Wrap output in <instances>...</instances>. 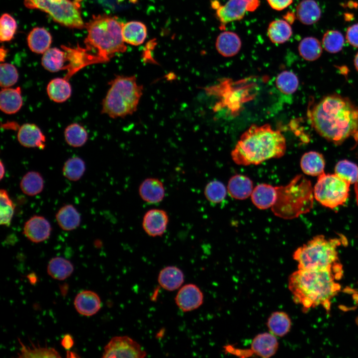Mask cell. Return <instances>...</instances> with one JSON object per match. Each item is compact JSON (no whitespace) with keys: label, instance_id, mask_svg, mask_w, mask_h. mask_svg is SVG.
Instances as JSON below:
<instances>
[{"label":"cell","instance_id":"cell-5","mask_svg":"<svg viewBox=\"0 0 358 358\" xmlns=\"http://www.w3.org/2000/svg\"><path fill=\"white\" fill-rule=\"evenodd\" d=\"M346 237L327 238L320 235L314 237L294 252L293 259L298 263V269L321 270H332L342 273L337 249L346 243Z\"/></svg>","mask_w":358,"mask_h":358},{"label":"cell","instance_id":"cell-46","mask_svg":"<svg viewBox=\"0 0 358 358\" xmlns=\"http://www.w3.org/2000/svg\"><path fill=\"white\" fill-rule=\"evenodd\" d=\"M346 39L351 46L358 48V23L348 27L346 31Z\"/></svg>","mask_w":358,"mask_h":358},{"label":"cell","instance_id":"cell-23","mask_svg":"<svg viewBox=\"0 0 358 358\" xmlns=\"http://www.w3.org/2000/svg\"><path fill=\"white\" fill-rule=\"evenodd\" d=\"M182 271L176 266H168L159 272L158 281L160 286L168 291H174L179 288L184 282Z\"/></svg>","mask_w":358,"mask_h":358},{"label":"cell","instance_id":"cell-17","mask_svg":"<svg viewBox=\"0 0 358 358\" xmlns=\"http://www.w3.org/2000/svg\"><path fill=\"white\" fill-rule=\"evenodd\" d=\"M138 191L141 198L149 204H156L161 202L165 194L163 183L160 179L155 178L145 179L140 183Z\"/></svg>","mask_w":358,"mask_h":358},{"label":"cell","instance_id":"cell-7","mask_svg":"<svg viewBox=\"0 0 358 358\" xmlns=\"http://www.w3.org/2000/svg\"><path fill=\"white\" fill-rule=\"evenodd\" d=\"M276 198L271 209L280 218L291 219L309 212L314 201L313 189L304 176H295L287 184L276 186Z\"/></svg>","mask_w":358,"mask_h":358},{"label":"cell","instance_id":"cell-49","mask_svg":"<svg viewBox=\"0 0 358 358\" xmlns=\"http://www.w3.org/2000/svg\"><path fill=\"white\" fill-rule=\"evenodd\" d=\"M283 18L289 24H291L295 20V14L293 12L288 11L285 15L283 16Z\"/></svg>","mask_w":358,"mask_h":358},{"label":"cell","instance_id":"cell-35","mask_svg":"<svg viewBox=\"0 0 358 358\" xmlns=\"http://www.w3.org/2000/svg\"><path fill=\"white\" fill-rule=\"evenodd\" d=\"M298 50L301 57L308 61H314L322 55V45L316 38L308 36L303 38L299 43Z\"/></svg>","mask_w":358,"mask_h":358},{"label":"cell","instance_id":"cell-31","mask_svg":"<svg viewBox=\"0 0 358 358\" xmlns=\"http://www.w3.org/2000/svg\"><path fill=\"white\" fill-rule=\"evenodd\" d=\"M74 270L72 263L61 257L52 258L47 266L48 274L53 278L58 280H63L70 277Z\"/></svg>","mask_w":358,"mask_h":358},{"label":"cell","instance_id":"cell-53","mask_svg":"<svg viewBox=\"0 0 358 358\" xmlns=\"http://www.w3.org/2000/svg\"><path fill=\"white\" fill-rule=\"evenodd\" d=\"M354 65L356 70L358 71V52L354 58Z\"/></svg>","mask_w":358,"mask_h":358},{"label":"cell","instance_id":"cell-19","mask_svg":"<svg viewBox=\"0 0 358 358\" xmlns=\"http://www.w3.org/2000/svg\"><path fill=\"white\" fill-rule=\"evenodd\" d=\"M242 42L239 35L230 31L221 32L215 42L217 51L221 55L225 57L236 55L240 50Z\"/></svg>","mask_w":358,"mask_h":358},{"label":"cell","instance_id":"cell-39","mask_svg":"<svg viewBox=\"0 0 358 358\" xmlns=\"http://www.w3.org/2000/svg\"><path fill=\"white\" fill-rule=\"evenodd\" d=\"M275 84L281 92L286 94H291L297 90L299 85V80L293 72L284 71L276 77Z\"/></svg>","mask_w":358,"mask_h":358},{"label":"cell","instance_id":"cell-37","mask_svg":"<svg viewBox=\"0 0 358 358\" xmlns=\"http://www.w3.org/2000/svg\"><path fill=\"white\" fill-rule=\"evenodd\" d=\"M64 137L67 144L73 147L83 146L87 141L88 134L85 128L80 124L74 123L65 129Z\"/></svg>","mask_w":358,"mask_h":358},{"label":"cell","instance_id":"cell-12","mask_svg":"<svg viewBox=\"0 0 358 358\" xmlns=\"http://www.w3.org/2000/svg\"><path fill=\"white\" fill-rule=\"evenodd\" d=\"M169 220V216L165 210L159 208L151 209L144 215L142 227L150 237L162 236L166 231Z\"/></svg>","mask_w":358,"mask_h":358},{"label":"cell","instance_id":"cell-50","mask_svg":"<svg viewBox=\"0 0 358 358\" xmlns=\"http://www.w3.org/2000/svg\"><path fill=\"white\" fill-rule=\"evenodd\" d=\"M0 53V61H2L4 59V58L6 55V50H5L2 47H1Z\"/></svg>","mask_w":358,"mask_h":358},{"label":"cell","instance_id":"cell-28","mask_svg":"<svg viewBox=\"0 0 358 358\" xmlns=\"http://www.w3.org/2000/svg\"><path fill=\"white\" fill-rule=\"evenodd\" d=\"M47 92L50 99L57 103H62L68 99L72 94L71 86L65 78H56L47 85Z\"/></svg>","mask_w":358,"mask_h":358},{"label":"cell","instance_id":"cell-42","mask_svg":"<svg viewBox=\"0 0 358 358\" xmlns=\"http://www.w3.org/2000/svg\"><path fill=\"white\" fill-rule=\"evenodd\" d=\"M1 225L8 226L13 217L15 206L7 191L4 189L0 190Z\"/></svg>","mask_w":358,"mask_h":358},{"label":"cell","instance_id":"cell-45","mask_svg":"<svg viewBox=\"0 0 358 358\" xmlns=\"http://www.w3.org/2000/svg\"><path fill=\"white\" fill-rule=\"evenodd\" d=\"M17 24L14 18L8 13L3 14L0 20V39L1 42L11 40L15 33Z\"/></svg>","mask_w":358,"mask_h":358},{"label":"cell","instance_id":"cell-15","mask_svg":"<svg viewBox=\"0 0 358 358\" xmlns=\"http://www.w3.org/2000/svg\"><path fill=\"white\" fill-rule=\"evenodd\" d=\"M17 140L23 147L43 149L45 147L46 138L41 129L33 123H25L19 128Z\"/></svg>","mask_w":358,"mask_h":358},{"label":"cell","instance_id":"cell-27","mask_svg":"<svg viewBox=\"0 0 358 358\" xmlns=\"http://www.w3.org/2000/svg\"><path fill=\"white\" fill-rule=\"evenodd\" d=\"M56 219L59 227L64 231L77 229L81 223V215L72 204L62 206L56 214Z\"/></svg>","mask_w":358,"mask_h":358},{"label":"cell","instance_id":"cell-26","mask_svg":"<svg viewBox=\"0 0 358 358\" xmlns=\"http://www.w3.org/2000/svg\"><path fill=\"white\" fill-rule=\"evenodd\" d=\"M300 167L307 175L318 176L324 173L325 162L323 155L315 151L304 154L300 160Z\"/></svg>","mask_w":358,"mask_h":358},{"label":"cell","instance_id":"cell-43","mask_svg":"<svg viewBox=\"0 0 358 358\" xmlns=\"http://www.w3.org/2000/svg\"><path fill=\"white\" fill-rule=\"evenodd\" d=\"M206 199L211 203L221 202L225 198L227 189L224 184L218 180H212L206 185L204 191Z\"/></svg>","mask_w":358,"mask_h":358},{"label":"cell","instance_id":"cell-24","mask_svg":"<svg viewBox=\"0 0 358 358\" xmlns=\"http://www.w3.org/2000/svg\"><path fill=\"white\" fill-rule=\"evenodd\" d=\"M296 16L303 24L312 25L320 19L321 10L314 0H303L296 6Z\"/></svg>","mask_w":358,"mask_h":358},{"label":"cell","instance_id":"cell-36","mask_svg":"<svg viewBox=\"0 0 358 358\" xmlns=\"http://www.w3.org/2000/svg\"><path fill=\"white\" fill-rule=\"evenodd\" d=\"M21 346L20 353H18V358H61L60 354L54 348L36 346L32 343L31 346H26L20 340L18 339Z\"/></svg>","mask_w":358,"mask_h":358},{"label":"cell","instance_id":"cell-52","mask_svg":"<svg viewBox=\"0 0 358 358\" xmlns=\"http://www.w3.org/2000/svg\"><path fill=\"white\" fill-rule=\"evenodd\" d=\"M355 184V192H356V200H357V204L358 205V179Z\"/></svg>","mask_w":358,"mask_h":358},{"label":"cell","instance_id":"cell-10","mask_svg":"<svg viewBox=\"0 0 358 358\" xmlns=\"http://www.w3.org/2000/svg\"><path fill=\"white\" fill-rule=\"evenodd\" d=\"M260 5V0H228L224 5L217 0L211 1V6L215 9V16L220 24L219 28L223 30L227 24L241 20L247 11L253 12Z\"/></svg>","mask_w":358,"mask_h":358},{"label":"cell","instance_id":"cell-38","mask_svg":"<svg viewBox=\"0 0 358 358\" xmlns=\"http://www.w3.org/2000/svg\"><path fill=\"white\" fill-rule=\"evenodd\" d=\"M86 171L85 162L80 158L75 157L67 160L63 167L65 177L72 181L81 179Z\"/></svg>","mask_w":358,"mask_h":358},{"label":"cell","instance_id":"cell-21","mask_svg":"<svg viewBox=\"0 0 358 358\" xmlns=\"http://www.w3.org/2000/svg\"><path fill=\"white\" fill-rule=\"evenodd\" d=\"M23 100L20 87L2 88L0 92V108L4 113L14 114L21 108Z\"/></svg>","mask_w":358,"mask_h":358},{"label":"cell","instance_id":"cell-8","mask_svg":"<svg viewBox=\"0 0 358 358\" xmlns=\"http://www.w3.org/2000/svg\"><path fill=\"white\" fill-rule=\"evenodd\" d=\"M24 4L27 8L48 13L54 21L65 26L85 27L78 4L70 0H24Z\"/></svg>","mask_w":358,"mask_h":358},{"label":"cell","instance_id":"cell-34","mask_svg":"<svg viewBox=\"0 0 358 358\" xmlns=\"http://www.w3.org/2000/svg\"><path fill=\"white\" fill-rule=\"evenodd\" d=\"M44 186V181L41 175L35 171H30L22 177L20 187L25 194L33 196L41 193Z\"/></svg>","mask_w":358,"mask_h":358},{"label":"cell","instance_id":"cell-48","mask_svg":"<svg viewBox=\"0 0 358 358\" xmlns=\"http://www.w3.org/2000/svg\"><path fill=\"white\" fill-rule=\"evenodd\" d=\"M74 344V341L72 336L70 334L64 335L61 341L62 346L67 350L71 349Z\"/></svg>","mask_w":358,"mask_h":358},{"label":"cell","instance_id":"cell-25","mask_svg":"<svg viewBox=\"0 0 358 358\" xmlns=\"http://www.w3.org/2000/svg\"><path fill=\"white\" fill-rule=\"evenodd\" d=\"M122 33L125 43L138 46L145 41L147 36V28L145 24L140 21H131L123 24Z\"/></svg>","mask_w":358,"mask_h":358},{"label":"cell","instance_id":"cell-6","mask_svg":"<svg viewBox=\"0 0 358 358\" xmlns=\"http://www.w3.org/2000/svg\"><path fill=\"white\" fill-rule=\"evenodd\" d=\"M110 87L102 100L101 113L112 118L132 115L138 107L143 87L135 76L117 75L109 83Z\"/></svg>","mask_w":358,"mask_h":358},{"label":"cell","instance_id":"cell-16","mask_svg":"<svg viewBox=\"0 0 358 358\" xmlns=\"http://www.w3.org/2000/svg\"><path fill=\"white\" fill-rule=\"evenodd\" d=\"M74 304L80 314L89 317L94 315L99 311L101 301L96 292L91 290H83L76 295Z\"/></svg>","mask_w":358,"mask_h":358},{"label":"cell","instance_id":"cell-13","mask_svg":"<svg viewBox=\"0 0 358 358\" xmlns=\"http://www.w3.org/2000/svg\"><path fill=\"white\" fill-rule=\"evenodd\" d=\"M175 302L182 311H191L197 309L202 304L203 294L195 284H186L178 291L175 297Z\"/></svg>","mask_w":358,"mask_h":358},{"label":"cell","instance_id":"cell-18","mask_svg":"<svg viewBox=\"0 0 358 358\" xmlns=\"http://www.w3.org/2000/svg\"><path fill=\"white\" fill-rule=\"evenodd\" d=\"M278 348V342L276 336L271 333H263L257 335L251 345V354L258 356L268 358L273 356Z\"/></svg>","mask_w":358,"mask_h":358},{"label":"cell","instance_id":"cell-30","mask_svg":"<svg viewBox=\"0 0 358 358\" xmlns=\"http://www.w3.org/2000/svg\"><path fill=\"white\" fill-rule=\"evenodd\" d=\"M292 34L290 24L284 19H276L268 25L267 35L274 44H282L287 41Z\"/></svg>","mask_w":358,"mask_h":358},{"label":"cell","instance_id":"cell-4","mask_svg":"<svg viewBox=\"0 0 358 358\" xmlns=\"http://www.w3.org/2000/svg\"><path fill=\"white\" fill-rule=\"evenodd\" d=\"M342 275V273L332 270L298 269L290 275L288 288L294 302L303 308L322 305L329 311L331 299L341 288L335 280Z\"/></svg>","mask_w":358,"mask_h":358},{"label":"cell","instance_id":"cell-32","mask_svg":"<svg viewBox=\"0 0 358 358\" xmlns=\"http://www.w3.org/2000/svg\"><path fill=\"white\" fill-rule=\"evenodd\" d=\"M267 326L270 333L276 337H283L290 331L291 322L289 316L283 311L273 312L267 321Z\"/></svg>","mask_w":358,"mask_h":358},{"label":"cell","instance_id":"cell-20","mask_svg":"<svg viewBox=\"0 0 358 358\" xmlns=\"http://www.w3.org/2000/svg\"><path fill=\"white\" fill-rule=\"evenodd\" d=\"M276 195V186L263 183L254 188L251 196L252 201L256 207L260 209H267L273 205Z\"/></svg>","mask_w":358,"mask_h":358},{"label":"cell","instance_id":"cell-1","mask_svg":"<svg viewBox=\"0 0 358 358\" xmlns=\"http://www.w3.org/2000/svg\"><path fill=\"white\" fill-rule=\"evenodd\" d=\"M312 126L325 139L339 145L358 131V108L338 94L324 97L309 115Z\"/></svg>","mask_w":358,"mask_h":358},{"label":"cell","instance_id":"cell-44","mask_svg":"<svg viewBox=\"0 0 358 358\" xmlns=\"http://www.w3.org/2000/svg\"><path fill=\"white\" fill-rule=\"evenodd\" d=\"M18 80V71L14 65L7 63H1L0 66V85L2 88H10L14 85Z\"/></svg>","mask_w":358,"mask_h":358},{"label":"cell","instance_id":"cell-22","mask_svg":"<svg viewBox=\"0 0 358 358\" xmlns=\"http://www.w3.org/2000/svg\"><path fill=\"white\" fill-rule=\"evenodd\" d=\"M253 184L252 180L248 177L243 175H236L229 179L227 191L229 195L233 198L243 200L251 195L253 190Z\"/></svg>","mask_w":358,"mask_h":358},{"label":"cell","instance_id":"cell-33","mask_svg":"<svg viewBox=\"0 0 358 358\" xmlns=\"http://www.w3.org/2000/svg\"><path fill=\"white\" fill-rule=\"evenodd\" d=\"M66 62L64 50L55 47L48 49L43 53L41 59L43 67L51 72H57L64 70Z\"/></svg>","mask_w":358,"mask_h":358},{"label":"cell","instance_id":"cell-40","mask_svg":"<svg viewBox=\"0 0 358 358\" xmlns=\"http://www.w3.org/2000/svg\"><path fill=\"white\" fill-rule=\"evenodd\" d=\"M322 43L323 48L328 52L336 53L342 50L345 43V38L340 31L329 30L323 35Z\"/></svg>","mask_w":358,"mask_h":358},{"label":"cell","instance_id":"cell-51","mask_svg":"<svg viewBox=\"0 0 358 358\" xmlns=\"http://www.w3.org/2000/svg\"><path fill=\"white\" fill-rule=\"evenodd\" d=\"M0 180H1V179H3L4 176V173H5V168H4V165L3 164V163H2V162L1 161L0 162Z\"/></svg>","mask_w":358,"mask_h":358},{"label":"cell","instance_id":"cell-41","mask_svg":"<svg viewBox=\"0 0 358 358\" xmlns=\"http://www.w3.org/2000/svg\"><path fill=\"white\" fill-rule=\"evenodd\" d=\"M335 174L350 184L358 179V166L347 160L339 161L335 167Z\"/></svg>","mask_w":358,"mask_h":358},{"label":"cell","instance_id":"cell-2","mask_svg":"<svg viewBox=\"0 0 358 358\" xmlns=\"http://www.w3.org/2000/svg\"><path fill=\"white\" fill-rule=\"evenodd\" d=\"M123 24L117 17L106 14L93 16L86 23V46L82 47L86 66L108 62L126 51L122 33Z\"/></svg>","mask_w":358,"mask_h":358},{"label":"cell","instance_id":"cell-11","mask_svg":"<svg viewBox=\"0 0 358 358\" xmlns=\"http://www.w3.org/2000/svg\"><path fill=\"white\" fill-rule=\"evenodd\" d=\"M147 353L136 341L127 336H115L104 347L103 358H143Z\"/></svg>","mask_w":358,"mask_h":358},{"label":"cell","instance_id":"cell-29","mask_svg":"<svg viewBox=\"0 0 358 358\" xmlns=\"http://www.w3.org/2000/svg\"><path fill=\"white\" fill-rule=\"evenodd\" d=\"M52 42L50 33L44 28L35 27L27 36V43L33 52L43 54L50 48Z\"/></svg>","mask_w":358,"mask_h":358},{"label":"cell","instance_id":"cell-47","mask_svg":"<svg viewBox=\"0 0 358 358\" xmlns=\"http://www.w3.org/2000/svg\"><path fill=\"white\" fill-rule=\"evenodd\" d=\"M269 5L275 10L280 11L292 4L293 0H266Z\"/></svg>","mask_w":358,"mask_h":358},{"label":"cell","instance_id":"cell-14","mask_svg":"<svg viewBox=\"0 0 358 358\" xmlns=\"http://www.w3.org/2000/svg\"><path fill=\"white\" fill-rule=\"evenodd\" d=\"M51 230V226L45 217L34 215L25 223L23 233L30 241L38 243L48 239Z\"/></svg>","mask_w":358,"mask_h":358},{"label":"cell","instance_id":"cell-3","mask_svg":"<svg viewBox=\"0 0 358 358\" xmlns=\"http://www.w3.org/2000/svg\"><path fill=\"white\" fill-rule=\"evenodd\" d=\"M286 149L285 139L279 130L273 129L268 124H253L241 135L231 152V157L238 165H257L282 157Z\"/></svg>","mask_w":358,"mask_h":358},{"label":"cell","instance_id":"cell-9","mask_svg":"<svg viewBox=\"0 0 358 358\" xmlns=\"http://www.w3.org/2000/svg\"><path fill=\"white\" fill-rule=\"evenodd\" d=\"M350 184L336 174L323 173L313 188L314 196L321 204L329 208L343 205L347 201Z\"/></svg>","mask_w":358,"mask_h":358}]
</instances>
